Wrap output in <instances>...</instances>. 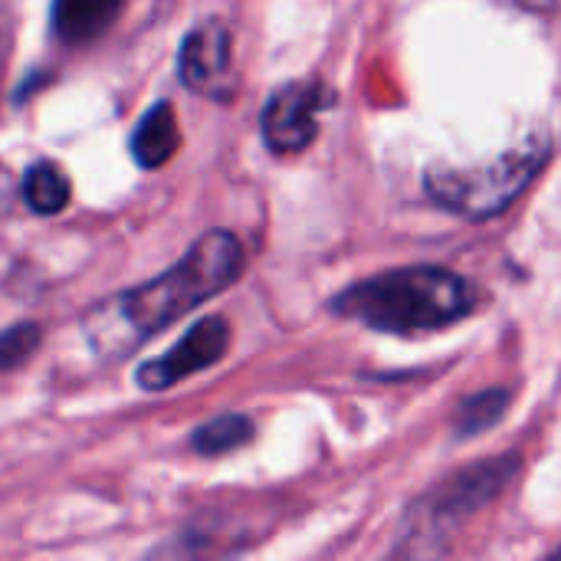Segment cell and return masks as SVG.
I'll return each mask as SVG.
<instances>
[{"label":"cell","instance_id":"5b68a950","mask_svg":"<svg viewBox=\"0 0 561 561\" xmlns=\"http://www.w3.org/2000/svg\"><path fill=\"white\" fill-rule=\"evenodd\" d=\"M332 92L322 82H286L279 85L260 115L263 141L276 154H299L319 135V115L329 108Z\"/></svg>","mask_w":561,"mask_h":561},{"label":"cell","instance_id":"4fadbf2b","mask_svg":"<svg viewBox=\"0 0 561 561\" xmlns=\"http://www.w3.org/2000/svg\"><path fill=\"white\" fill-rule=\"evenodd\" d=\"M39 348V329L36 325H16L0 332V371H10L23 365Z\"/></svg>","mask_w":561,"mask_h":561},{"label":"cell","instance_id":"7c38bea8","mask_svg":"<svg viewBox=\"0 0 561 561\" xmlns=\"http://www.w3.org/2000/svg\"><path fill=\"white\" fill-rule=\"evenodd\" d=\"M506 408H510V391H506V388H490V391L470 394V398L457 408V414H454V431H457V437H477V434H483V431H493V427L503 421Z\"/></svg>","mask_w":561,"mask_h":561},{"label":"cell","instance_id":"5bb4252c","mask_svg":"<svg viewBox=\"0 0 561 561\" xmlns=\"http://www.w3.org/2000/svg\"><path fill=\"white\" fill-rule=\"evenodd\" d=\"M549 561H561V549H559V552H556V556H552V559H549Z\"/></svg>","mask_w":561,"mask_h":561},{"label":"cell","instance_id":"8fae6325","mask_svg":"<svg viewBox=\"0 0 561 561\" xmlns=\"http://www.w3.org/2000/svg\"><path fill=\"white\" fill-rule=\"evenodd\" d=\"M253 434H256V427L247 414H220V417L207 421L204 427H197L191 444L204 457H220V454H230V450L250 444Z\"/></svg>","mask_w":561,"mask_h":561},{"label":"cell","instance_id":"52a82bcc","mask_svg":"<svg viewBox=\"0 0 561 561\" xmlns=\"http://www.w3.org/2000/svg\"><path fill=\"white\" fill-rule=\"evenodd\" d=\"M181 82L207 99H230L233 92V39L220 20L197 23L178 53Z\"/></svg>","mask_w":561,"mask_h":561},{"label":"cell","instance_id":"ba28073f","mask_svg":"<svg viewBox=\"0 0 561 561\" xmlns=\"http://www.w3.org/2000/svg\"><path fill=\"white\" fill-rule=\"evenodd\" d=\"M181 148V125L171 102L151 105L131 131V154L141 168H164Z\"/></svg>","mask_w":561,"mask_h":561},{"label":"cell","instance_id":"277c9868","mask_svg":"<svg viewBox=\"0 0 561 561\" xmlns=\"http://www.w3.org/2000/svg\"><path fill=\"white\" fill-rule=\"evenodd\" d=\"M516 470H519V457H496V460L473 463V467L447 477L427 496H421V503L411 510V516H408L411 533L434 539L437 533L454 529L457 523H463L467 516H473L486 503H493L510 486Z\"/></svg>","mask_w":561,"mask_h":561},{"label":"cell","instance_id":"3957f363","mask_svg":"<svg viewBox=\"0 0 561 561\" xmlns=\"http://www.w3.org/2000/svg\"><path fill=\"white\" fill-rule=\"evenodd\" d=\"M549 151L552 148L546 135H529L523 145L496 154L486 164H431L424 171V187L440 207L470 220H490L523 197V191L549 161Z\"/></svg>","mask_w":561,"mask_h":561},{"label":"cell","instance_id":"7a4b0ae2","mask_svg":"<svg viewBox=\"0 0 561 561\" xmlns=\"http://www.w3.org/2000/svg\"><path fill=\"white\" fill-rule=\"evenodd\" d=\"M243 273V247L230 230H207L171 270L135 286L105 309V319H118L125 329V345H138L181 316L201 309L207 299L220 296Z\"/></svg>","mask_w":561,"mask_h":561},{"label":"cell","instance_id":"6da1fadb","mask_svg":"<svg viewBox=\"0 0 561 561\" xmlns=\"http://www.w3.org/2000/svg\"><path fill=\"white\" fill-rule=\"evenodd\" d=\"M480 302L470 279L447 266H398L342 289L332 309L391 335H424L467 319Z\"/></svg>","mask_w":561,"mask_h":561},{"label":"cell","instance_id":"30bf717a","mask_svg":"<svg viewBox=\"0 0 561 561\" xmlns=\"http://www.w3.org/2000/svg\"><path fill=\"white\" fill-rule=\"evenodd\" d=\"M23 201L33 214H59L69 204V178L53 161H36L23 174Z\"/></svg>","mask_w":561,"mask_h":561},{"label":"cell","instance_id":"8992f818","mask_svg":"<svg viewBox=\"0 0 561 561\" xmlns=\"http://www.w3.org/2000/svg\"><path fill=\"white\" fill-rule=\"evenodd\" d=\"M230 348V322L224 316H207L201 322H194L184 339L168 348L158 358H148L138 368V388L141 391H168L181 381H187L191 375L217 365Z\"/></svg>","mask_w":561,"mask_h":561},{"label":"cell","instance_id":"9c48e42d","mask_svg":"<svg viewBox=\"0 0 561 561\" xmlns=\"http://www.w3.org/2000/svg\"><path fill=\"white\" fill-rule=\"evenodd\" d=\"M122 13V3L105 0H66L53 7V30L66 43H89L102 36L112 20Z\"/></svg>","mask_w":561,"mask_h":561}]
</instances>
